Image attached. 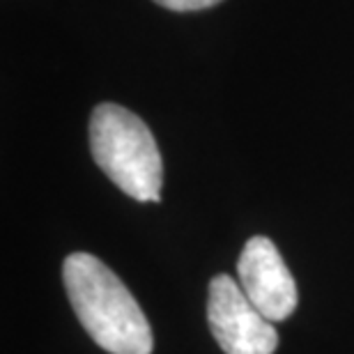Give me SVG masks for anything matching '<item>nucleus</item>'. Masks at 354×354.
I'll list each match as a JSON object with an SVG mask.
<instances>
[{
	"label": "nucleus",
	"mask_w": 354,
	"mask_h": 354,
	"mask_svg": "<svg viewBox=\"0 0 354 354\" xmlns=\"http://www.w3.org/2000/svg\"><path fill=\"white\" fill-rule=\"evenodd\" d=\"M62 281L76 317L99 348L111 354H150L152 327L127 286L90 253L62 263Z\"/></svg>",
	"instance_id": "1"
},
{
	"label": "nucleus",
	"mask_w": 354,
	"mask_h": 354,
	"mask_svg": "<svg viewBox=\"0 0 354 354\" xmlns=\"http://www.w3.org/2000/svg\"><path fill=\"white\" fill-rule=\"evenodd\" d=\"M90 150L109 180L140 203H159L164 166L152 131L136 113L99 104L90 118Z\"/></svg>",
	"instance_id": "2"
},
{
	"label": "nucleus",
	"mask_w": 354,
	"mask_h": 354,
	"mask_svg": "<svg viewBox=\"0 0 354 354\" xmlns=\"http://www.w3.org/2000/svg\"><path fill=\"white\" fill-rule=\"evenodd\" d=\"M207 320L212 336L225 354H274L279 345L274 324L253 306L239 281L228 274L209 281Z\"/></svg>",
	"instance_id": "3"
},
{
	"label": "nucleus",
	"mask_w": 354,
	"mask_h": 354,
	"mask_svg": "<svg viewBox=\"0 0 354 354\" xmlns=\"http://www.w3.org/2000/svg\"><path fill=\"white\" fill-rule=\"evenodd\" d=\"M239 286L269 322H281L297 308V286L286 260L267 237H251L237 260Z\"/></svg>",
	"instance_id": "4"
},
{
	"label": "nucleus",
	"mask_w": 354,
	"mask_h": 354,
	"mask_svg": "<svg viewBox=\"0 0 354 354\" xmlns=\"http://www.w3.org/2000/svg\"><path fill=\"white\" fill-rule=\"evenodd\" d=\"M154 3L175 12H194V10H205V7L218 5L221 0H154Z\"/></svg>",
	"instance_id": "5"
}]
</instances>
